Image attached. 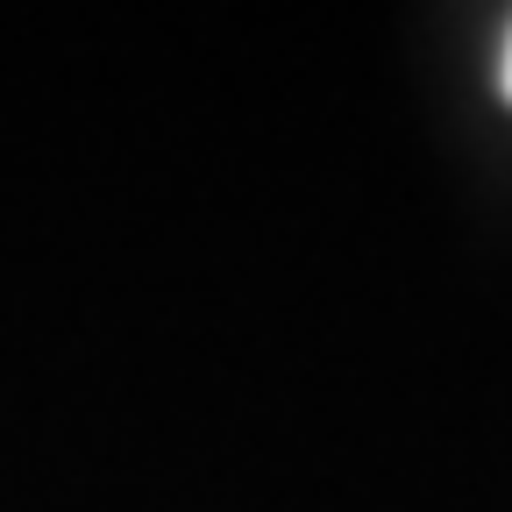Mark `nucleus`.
I'll list each match as a JSON object with an SVG mask.
<instances>
[{
	"instance_id": "f257e3e1",
	"label": "nucleus",
	"mask_w": 512,
	"mask_h": 512,
	"mask_svg": "<svg viewBox=\"0 0 512 512\" xmlns=\"http://www.w3.org/2000/svg\"><path fill=\"white\" fill-rule=\"evenodd\" d=\"M498 86H505V100H512V36H505V64H498Z\"/></svg>"
}]
</instances>
